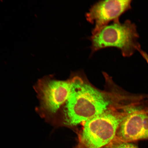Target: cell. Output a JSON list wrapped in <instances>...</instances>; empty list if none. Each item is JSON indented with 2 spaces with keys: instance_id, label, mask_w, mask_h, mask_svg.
<instances>
[{
  "instance_id": "2",
  "label": "cell",
  "mask_w": 148,
  "mask_h": 148,
  "mask_svg": "<svg viewBox=\"0 0 148 148\" xmlns=\"http://www.w3.org/2000/svg\"><path fill=\"white\" fill-rule=\"evenodd\" d=\"M136 102L121 100L102 113L84 123L79 137L83 148H101L116 138L120 124Z\"/></svg>"
},
{
  "instance_id": "4",
  "label": "cell",
  "mask_w": 148,
  "mask_h": 148,
  "mask_svg": "<svg viewBox=\"0 0 148 148\" xmlns=\"http://www.w3.org/2000/svg\"><path fill=\"white\" fill-rule=\"evenodd\" d=\"M40 105L38 112L46 121H50L63 106L69 97L71 90V79L60 81L52 77H44L35 85Z\"/></svg>"
},
{
  "instance_id": "7",
  "label": "cell",
  "mask_w": 148,
  "mask_h": 148,
  "mask_svg": "<svg viewBox=\"0 0 148 148\" xmlns=\"http://www.w3.org/2000/svg\"><path fill=\"white\" fill-rule=\"evenodd\" d=\"M105 148H138L136 145L131 143L120 141L114 142L112 145Z\"/></svg>"
},
{
  "instance_id": "6",
  "label": "cell",
  "mask_w": 148,
  "mask_h": 148,
  "mask_svg": "<svg viewBox=\"0 0 148 148\" xmlns=\"http://www.w3.org/2000/svg\"><path fill=\"white\" fill-rule=\"evenodd\" d=\"M131 0L100 1L92 5L86 14L88 23L94 25L92 34L99 32L111 22L119 20L122 14L131 8Z\"/></svg>"
},
{
  "instance_id": "3",
  "label": "cell",
  "mask_w": 148,
  "mask_h": 148,
  "mask_svg": "<svg viewBox=\"0 0 148 148\" xmlns=\"http://www.w3.org/2000/svg\"><path fill=\"white\" fill-rule=\"evenodd\" d=\"M139 37L136 26L130 20L123 23L119 20L112 22L99 32L88 38L91 42V55L100 50L116 47L121 51L124 57H130L138 51L148 64V55L142 51L138 40Z\"/></svg>"
},
{
  "instance_id": "5",
  "label": "cell",
  "mask_w": 148,
  "mask_h": 148,
  "mask_svg": "<svg viewBox=\"0 0 148 148\" xmlns=\"http://www.w3.org/2000/svg\"><path fill=\"white\" fill-rule=\"evenodd\" d=\"M116 140L126 143L148 140V97L129 109L118 129Z\"/></svg>"
},
{
  "instance_id": "1",
  "label": "cell",
  "mask_w": 148,
  "mask_h": 148,
  "mask_svg": "<svg viewBox=\"0 0 148 148\" xmlns=\"http://www.w3.org/2000/svg\"><path fill=\"white\" fill-rule=\"evenodd\" d=\"M71 92L63 109V123L75 126L102 113L121 99L112 102L106 93L93 87L81 76H73Z\"/></svg>"
}]
</instances>
